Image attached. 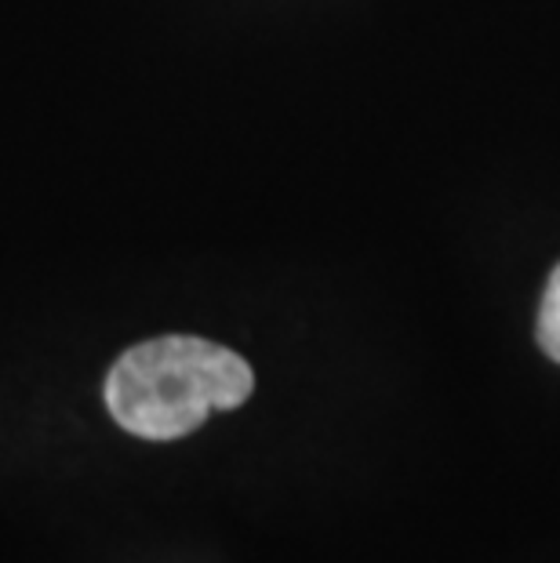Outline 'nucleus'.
Masks as SVG:
<instances>
[{"instance_id":"1","label":"nucleus","mask_w":560,"mask_h":563,"mask_svg":"<svg viewBox=\"0 0 560 563\" xmlns=\"http://www.w3.org/2000/svg\"><path fill=\"white\" fill-rule=\"evenodd\" d=\"M255 389L244 356L194 334L139 342L110 367L106 407L113 422L142 440H183L211 411H233Z\"/></svg>"},{"instance_id":"2","label":"nucleus","mask_w":560,"mask_h":563,"mask_svg":"<svg viewBox=\"0 0 560 563\" xmlns=\"http://www.w3.org/2000/svg\"><path fill=\"white\" fill-rule=\"evenodd\" d=\"M535 339H539L542 353L550 356L553 364H560V262L553 266L550 280H546L539 323H535Z\"/></svg>"}]
</instances>
